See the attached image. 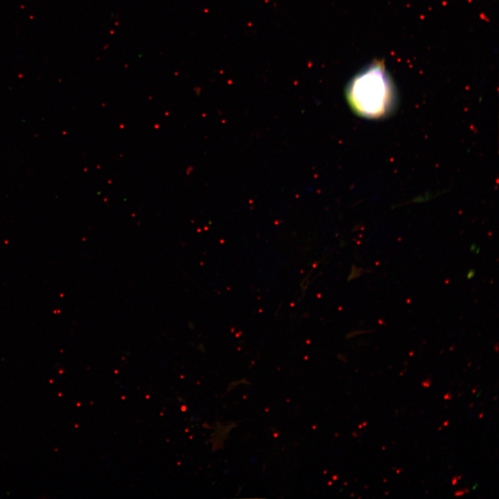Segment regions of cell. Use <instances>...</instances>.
I'll list each match as a JSON object with an SVG mask.
<instances>
[{"label": "cell", "mask_w": 499, "mask_h": 499, "mask_svg": "<svg viewBox=\"0 0 499 499\" xmlns=\"http://www.w3.org/2000/svg\"><path fill=\"white\" fill-rule=\"evenodd\" d=\"M353 110L370 119L385 116L394 107V85L382 62L376 61L358 73L347 89Z\"/></svg>", "instance_id": "cell-1"}, {"label": "cell", "mask_w": 499, "mask_h": 499, "mask_svg": "<svg viewBox=\"0 0 499 499\" xmlns=\"http://www.w3.org/2000/svg\"><path fill=\"white\" fill-rule=\"evenodd\" d=\"M465 492H468V490H466H466H464V491H462V490H461V491H456V492L455 493V495L456 496H462V495H463L464 493H465Z\"/></svg>", "instance_id": "cell-2"}, {"label": "cell", "mask_w": 499, "mask_h": 499, "mask_svg": "<svg viewBox=\"0 0 499 499\" xmlns=\"http://www.w3.org/2000/svg\"><path fill=\"white\" fill-rule=\"evenodd\" d=\"M430 383H431L430 380H426V381H423V382L422 383V385L424 386V387H428L429 385L430 384Z\"/></svg>", "instance_id": "cell-3"}, {"label": "cell", "mask_w": 499, "mask_h": 499, "mask_svg": "<svg viewBox=\"0 0 499 499\" xmlns=\"http://www.w3.org/2000/svg\"><path fill=\"white\" fill-rule=\"evenodd\" d=\"M456 482H457V479H456V477H455L453 480V484H455Z\"/></svg>", "instance_id": "cell-4"}]
</instances>
